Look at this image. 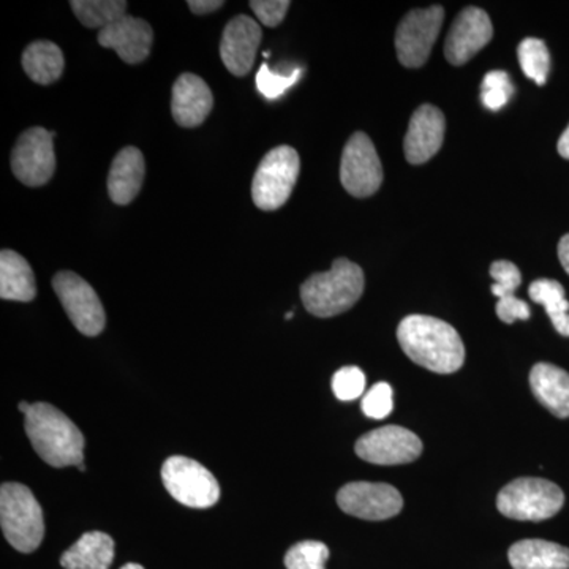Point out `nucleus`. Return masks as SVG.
<instances>
[{
  "mask_svg": "<svg viewBox=\"0 0 569 569\" xmlns=\"http://www.w3.org/2000/svg\"><path fill=\"white\" fill-rule=\"evenodd\" d=\"M397 340L403 353L430 372L455 373L466 361V346L447 321L429 316H410L400 321Z\"/></svg>",
  "mask_w": 569,
  "mask_h": 569,
  "instance_id": "obj_1",
  "label": "nucleus"
},
{
  "mask_svg": "<svg viewBox=\"0 0 569 569\" xmlns=\"http://www.w3.org/2000/svg\"><path fill=\"white\" fill-rule=\"evenodd\" d=\"M29 441L44 463L56 468L84 462V436L69 417L50 403H32L24 415Z\"/></svg>",
  "mask_w": 569,
  "mask_h": 569,
  "instance_id": "obj_2",
  "label": "nucleus"
},
{
  "mask_svg": "<svg viewBox=\"0 0 569 569\" xmlns=\"http://www.w3.org/2000/svg\"><path fill=\"white\" fill-rule=\"evenodd\" d=\"M365 283V272L358 264L337 258L329 271L310 276L302 283V305L318 318L340 316L361 299Z\"/></svg>",
  "mask_w": 569,
  "mask_h": 569,
  "instance_id": "obj_3",
  "label": "nucleus"
},
{
  "mask_svg": "<svg viewBox=\"0 0 569 569\" xmlns=\"http://www.w3.org/2000/svg\"><path fill=\"white\" fill-rule=\"evenodd\" d=\"M0 526L3 537L22 553L39 549L44 537L43 511L32 490L20 482L0 489Z\"/></svg>",
  "mask_w": 569,
  "mask_h": 569,
  "instance_id": "obj_4",
  "label": "nucleus"
},
{
  "mask_svg": "<svg viewBox=\"0 0 569 569\" xmlns=\"http://www.w3.org/2000/svg\"><path fill=\"white\" fill-rule=\"evenodd\" d=\"M563 505V490L542 478L515 479L497 497V508L501 515L530 522L553 518Z\"/></svg>",
  "mask_w": 569,
  "mask_h": 569,
  "instance_id": "obj_5",
  "label": "nucleus"
},
{
  "mask_svg": "<svg viewBox=\"0 0 569 569\" xmlns=\"http://www.w3.org/2000/svg\"><path fill=\"white\" fill-rule=\"evenodd\" d=\"M301 160L291 146H279L266 153L252 182L253 203L261 211H277L290 200L298 182Z\"/></svg>",
  "mask_w": 569,
  "mask_h": 569,
  "instance_id": "obj_6",
  "label": "nucleus"
},
{
  "mask_svg": "<svg viewBox=\"0 0 569 569\" xmlns=\"http://www.w3.org/2000/svg\"><path fill=\"white\" fill-rule=\"evenodd\" d=\"M162 481L170 496L189 508H211L220 498V486L211 471L183 456L164 460Z\"/></svg>",
  "mask_w": 569,
  "mask_h": 569,
  "instance_id": "obj_7",
  "label": "nucleus"
},
{
  "mask_svg": "<svg viewBox=\"0 0 569 569\" xmlns=\"http://www.w3.org/2000/svg\"><path fill=\"white\" fill-rule=\"evenodd\" d=\"M445 20L443 7L410 11L400 21L396 32L397 59L407 69H419L429 61L433 44Z\"/></svg>",
  "mask_w": 569,
  "mask_h": 569,
  "instance_id": "obj_8",
  "label": "nucleus"
},
{
  "mask_svg": "<svg viewBox=\"0 0 569 569\" xmlns=\"http://www.w3.org/2000/svg\"><path fill=\"white\" fill-rule=\"evenodd\" d=\"M52 288L74 328L81 335H102L107 316L99 295L82 277L71 271L58 272L52 279Z\"/></svg>",
  "mask_w": 569,
  "mask_h": 569,
  "instance_id": "obj_9",
  "label": "nucleus"
},
{
  "mask_svg": "<svg viewBox=\"0 0 569 569\" xmlns=\"http://www.w3.org/2000/svg\"><path fill=\"white\" fill-rule=\"evenodd\" d=\"M340 182L348 193L367 198L383 183V167L376 146L366 133L356 132L348 140L340 162Z\"/></svg>",
  "mask_w": 569,
  "mask_h": 569,
  "instance_id": "obj_10",
  "label": "nucleus"
},
{
  "mask_svg": "<svg viewBox=\"0 0 569 569\" xmlns=\"http://www.w3.org/2000/svg\"><path fill=\"white\" fill-rule=\"evenodd\" d=\"M54 132L32 127L18 138L11 152V170L28 187L50 182L56 171Z\"/></svg>",
  "mask_w": 569,
  "mask_h": 569,
  "instance_id": "obj_11",
  "label": "nucleus"
},
{
  "mask_svg": "<svg viewBox=\"0 0 569 569\" xmlns=\"http://www.w3.org/2000/svg\"><path fill=\"white\" fill-rule=\"evenodd\" d=\"M358 458L376 466H403L413 462L422 452L417 433L400 426H385L356 441Z\"/></svg>",
  "mask_w": 569,
  "mask_h": 569,
  "instance_id": "obj_12",
  "label": "nucleus"
},
{
  "mask_svg": "<svg viewBox=\"0 0 569 569\" xmlns=\"http://www.w3.org/2000/svg\"><path fill=\"white\" fill-rule=\"evenodd\" d=\"M340 509L353 518L387 520L395 518L403 508L399 490L385 482H350L337 493Z\"/></svg>",
  "mask_w": 569,
  "mask_h": 569,
  "instance_id": "obj_13",
  "label": "nucleus"
},
{
  "mask_svg": "<svg viewBox=\"0 0 569 569\" xmlns=\"http://www.w3.org/2000/svg\"><path fill=\"white\" fill-rule=\"evenodd\" d=\"M493 28L489 14L477 7L460 11L445 41V56L452 66H463L492 40Z\"/></svg>",
  "mask_w": 569,
  "mask_h": 569,
  "instance_id": "obj_14",
  "label": "nucleus"
},
{
  "mask_svg": "<svg viewBox=\"0 0 569 569\" xmlns=\"http://www.w3.org/2000/svg\"><path fill=\"white\" fill-rule=\"evenodd\" d=\"M263 32L260 24L246 14L228 22L220 41V58L234 77H246L252 70Z\"/></svg>",
  "mask_w": 569,
  "mask_h": 569,
  "instance_id": "obj_15",
  "label": "nucleus"
},
{
  "mask_svg": "<svg viewBox=\"0 0 569 569\" xmlns=\"http://www.w3.org/2000/svg\"><path fill=\"white\" fill-rule=\"evenodd\" d=\"M443 112L433 104H422L413 112L408 126L406 140H403V152L411 164L429 162L441 149L445 140Z\"/></svg>",
  "mask_w": 569,
  "mask_h": 569,
  "instance_id": "obj_16",
  "label": "nucleus"
},
{
  "mask_svg": "<svg viewBox=\"0 0 569 569\" xmlns=\"http://www.w3.org/2000/svg\"><path fill=\"white\" fill-rule=\"evenodd\" d=\"M153 31L141 18L126 17L99 32L100 47L118 52L127 63H140L151 54Z\"/></svg>",
  "mask_w": 569,
  "mask_h": 569,
  "instance_id": "obj_17",
  "label": "nucleus"
},
{
  "mask_svg": "<svg viewBox=\"0 0 569 569\" xmlns=\"http://www.w3.org/2000/svg\"><path fill=\"white\" fill-rule=\"evenodd\" d=\"M213 97L203 78L193 73H183L173 86L171 112L174 121L186 129L200 127L211 114Z\"/></svg>",
  "mask_w": 569,
  "mask_h": 569,
  "instance_id": "obj_18",
  "label": "nucleus"
},
{
  "mask_svg": "<svg viewBox=\"0 0 569 569\" xmlns=\"http://www.w3.org/2000/svg\"><path fill=\"white\" fill-rule=\"evenodd\" d=\"M146 163L140 149L129 146L112 160L108 174V194L112 203L126 206L132 203L144 182Z\"/></svg>",
  "mask_w": 569,
  "mask_h": 569,
  "instance_id": "obj_19",
  "label": "nucleus"
},
{
  "mask_svg": "<svg viewBox=\"0 0 569 569\" xmlns=\"http://www.w3.org/2000/svg\"><path fill=\"white\" fill-rule=\"evenodd\" d=\"M530 387L542 407L557 418H569V373L560 367L538 362L530 372Z\"/></svg>",
  "mask_w": 569,
  "mask_h": 569,
  "instance_id": "obj_20",
  "label": "nucleus"
},
{
  "mask_svg": "<svg viewBox=\"0 0 569 569\" xmlns=\"http://www.w3.org/2000/svg\"><path fill=\"white\" fill-rule=\"evenodd\" d=\"M515 569H569V549L545 539H522L509 548Z\"/></svg>",
  "mask_w": 569,
  "mask_h": 569,
  "instance_id": "obj_21",
  "label": "nucleus"
},
{
  "mask_svg": "<svg viewBox=\"0 0 569 569\" xmlns=\"http://www.w3.org/2000/svg\"><path fill=\"white\" fill-rule=\"evenodd\" d=\"M36 277L28 260L13 250L0 253V298L3 301L31 302L36 299Z\"/></svg>",
  "mask_w": 569,
  "mask_h": 569,
  "instance_id": "obj_22",
  "label": "nucleus"
},
{
  "mask_svg": "<svg viewBox=\"0 0 569 569\" xmlns=\"http://www.w3.org/2000/svg\"><path fill=\"white\" fill-rule=\"evenodd\" d=\"M114 560V541L102 531L82 535L63 552L61 565L66 569H110Z\"/></svg>",
  "mask_w": 569,
  "mask_h": 569,
  "instance_id": "obj_23",
  "label": "nucleus"
},
{
  "mask_svg": "<svg viewBox=\"0 0 569 569\" xmlns=\"http://www.w3.org/2000/svg\"><path fill=\"white\" fill-rule=\"evenodd\" d=\"M22 69L33 82L41 86L52 84L62 77L63 54L61 48L52 41H33L22 52Z\"/></svg>",
  "mask_w": 569,
  "mask_h": 569,
  "instance_id": "obj_24",
  "label": "nucleus"
},
{
  "mask_svg": "<svg viewBox=\"0 0 569 569\" xmlns=\"http://www.w3.org/2000/svg\"><path fill=\"white\" fill-rule=\"evenodd\" d=\"M529 295L531 301L545 306L556 331L569 337V302L563 284L552 279L535 280L530 284Z\"/></svg>",
  "mask_w": 569,
  "mask_h": 569,
  "instance_id": "obj_25",
  "label": "nucleus"
},
{
  "mask_svg": "<svg viewBox=\"0 0 569 569\" xmlns=\"http://www.w3.org/2000/svg\"><path fill=\"white\" fill-rule=\"evenodd\" d=\"M70 7L82 26L102 31L126 17L129 3L123 0H71Z\"/></svg>",
  "mask_w": 569,
  "mask_h": 569,
  "instance_id": "obj_26",
  "label": "nucleus"
},
{
  "mask_svg": "<svg viewBox=\"0 0 569 569\" xmlns=\"http://www.w3.org/2000/svg\"><path fill=\"white\" fill-rule=\"evenodd\" d=\"M519 63L526 77L545 86L550 71V54L545 41L539 39H526L519 44Z\"/></svg>",
  "mask_w": 569,
  "mask_h": 569,
  "instance_id": "obj_27",
  "label": "nucleus"
},
{
  "mask_svg": "<svg viewBox=\"0 0 569 569\" xmlns=\"http://www.w3.org/2000/svg\"><path fill=\"white\" fill-rule=\"evenodd\" d=\"M329 549L321 541H302L295 545L284 556L287 569H326Z\"/></svg>",
  "mask_w": 569,
  "mask_h": 569,
  "instance_id": "obj_28",
  "label": "nucleus"
},
{
  "mask_svg": "<svg viewBox=\"0 0 569 569\" xmlns=\"http://www.w3.org/2000/svg\"><path fill=\"white\" fill-rule=\"evenodd\" d=\"M515 88L505 71L496 70L486 74L481 86V100L489 110L498 111L511 99Z\"/></svg>",
  "mask_w": 569,
  "mask_h": 569,
  "instance_id": "obj_29",
  "label": "nucleus"
},
{
  "mask_svg": "<svg viewBox=\"0 0 569 569\" xmlns=\"http://www.w3.org/2000/svg\"><path fill=\"white\" fill-rule=\"evenodd\" d=\"M366 391V376L359 367L348 366L332 377V392L342 402L359 399Z\"/></svg>",
  "mask_w": 569,
  "mask_h": 569,
  "instance_id": "obj_30",
  "label": "nucleus"
},
{
  "mask_svg": "<svg viewBox=\"0 0 569 569\" xmlns=\"http://www.w3.org/2000/svg\"><path fill=\"white\" fill-rule=\"evenodd\" d=\"M299 78H301V69H295L290 74H282L269 70L268 63H263L257 74V88L266 99L276 100L295 86Z\"/></svg>",
  "mask_w": 569,
  "mask_h": 569,
  "instance_id": "obj_31",
  "label": "nucleus"
},
{
  "mask_svg": "<svg viewBox=\"0 0 569 569\" xmlns=\"http://www.w3.org/2000/svg\"><path fill=\"white\" fill-rule=\"evenodd\" d=\"M392 408H395L392 388L388 383H383V381L373 385L362 397L361 410L367 418H388L391 415Z\"/></svg>",
  "mask_w": 569,
  "mask_h": 569,
  "instance_id": "obj_32",
  "label": "nucleus"
},
{
  "mask_svg": "<svg viewBox=\"0 0 569 569\" xmlns=\"http://www.w3.org/2000/svg\"><path fill=\"white\" fill-rule=\"evenodd\" d=\"M490 276H492V293L498 299L508 298V296H515V291L518 290L520 283H522V276L518 266L511 263V261H496L490 266Z\"/></svg>",
  "mask_w": 569,
  "mask_h": 569,
  "instance_id": "obj_33",
  "label": "nucleus"
},
{
  "mask_svg": "<svg viewBox=\"0 0 569 569\" xmlns=\"http://www.w3.org/2000/svg\"><path fill=\"white\" fill-rule=\"evenodd\" d=\"M290 6L291 2L288 0H252L250 2V9L254 11L261 24L268 26V28L279 26L284 20V14Z\"/></svg>",
  "mask_w": 569,
  "mask_h": 569,
  "instance_id": "obj_34",
  "label": "nucleus"
},
{
  "mask_svg": "<svg viewBox=\"0 0 569 569\" xmlns=\"http://www.w3.org/2000/svg\"><path fill=\"white\" fill-rule=\"evenodd\" d=\"M530 316V307L522 299L516 298V296L498 299L497 317L503 323L512 325L518 320H529Z\"/></svg>",
  "mask_w": 569,
  "mask_h": 569,
  "instance_id": "obj_35",
  "label": "nucleus"
},
{
  "mask_svg": "<svg viewBox=\"0 0 569 569\" xmlns=\"http://www.w3.org/2000/svg\"><path fill=\"white\" fill-rule=\"evenodd\" d=\"M187 6L194 14H208L222 9L224 2L222 0H189Z\"/></svg>",
  "mask_w": 569,
  "mask_h": 569,
  "instance_id": "obj_36",
  "label": "nucleus"
},
{
  "mask_svg": "<svg viewBox=\"0 0 569 569\" xmlns=\"http://www.w3.org/2000/svg\"><path fill=\"white\" fill-rule=\"evenodd\" d=\"M559 260L569 276V234H565L559 242Z\"/></svg>",
  "mask_w": 569,
  "mask_h": 569,
  "instance_id": "obj_37",
  "label": "nucleus"
},
{
  "mask_svg": "<svg viewBox=\"0 0 569 569\" xmlns=\"http://www.w3.org/2000/svg\"><path fill=\"white\" fill-rule=\"evenodd\" d=\"M557 149H559V153L563 159L569 160V126L567 127V130L561 133Z\"/></svg>",
  "mask_w": 569,
  "mask_h": 569,
  "instance_id": "obj_38",
  "label": "nucleus"
},
{
  "mask_svg": "<svg viewBox=\"0 0 569 569\" xmlns=\"http://www.w3.org/2000/svg\"><path fill=\"white\" fill-rule=\"evenodd\" d=\"M31 407H32V403H29V402H24V400H22V402H20V406H18V408H20V411L21 413H28L29 410H31Z\"/></svg>",
  "mask_w": 569,
  "mask_h": 569,
  "instance_id": "obj_39",
  "label": "nucleus"
},
{
  "mask_svg": "<svg viewBox=\"0 0 569 569\" xmlns=\"http://www.w3.org/2000/svg\"><path fill=\"white\" fill-rule=\"evenodd\" d=\"M121 569H144L141 567V565H138V563H127V565H123V567Z\"/></svg>",
  "mask_w": 569,
  "mask_h": 569,
  "instance_id": "obj_40",
  "label": "nucleus"
},
{
  "mask_svg": "<svg viewBox=\"0 0 569 569\" xmlns=\"http://www.w3.org/2000/svg\"><path fill=\"white\" fill-rule=\"evenodd\" d=\"M80 471H86L84 462L80 463V466L77 467Z\"/></svg>",
  "mask_w": 569,
  "mask_h": 569,
  "instance_id": "obj_41",
  "label": "nucleus"
},
{
  "mask_svg": "<svg viewBox=\"0 0 569 569\" xmlns=\"http://www.w3.org/2000/svg\"><path fill=\"white\" fill-rule=\"evenodd\" d=\"M291 318H293V312H288L287 313V320H291Z\"/></svg>",
  "mask_w": 569,
  "mask_h": 569,
  "instance_id": "obj_42",
  "label": "nucleus"
}]
</instances>
